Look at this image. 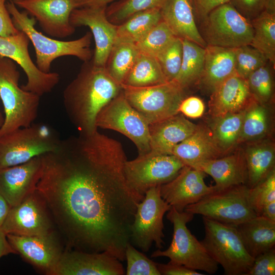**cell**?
I'll use <instances>...</instances> for the list:
<instances>
[{
  "instance_id": "obj_1",
  "label": "cell",
  "mask_w": 275,
  "mask_h": 275,
  "mask_svg": "<svg viewBox=\"0 0 275 275\" xmlns=\"http://www.w3.org/2000/svg\"><path fill=\"white\" fill-rule=\"evenodd\" d=\"M36 190L64 230L70 246L125 260L138 204L127 184L122 144L98 130L62 141L42 155Z\"/></svg>"
},
{
  "instance_id": "obj_2",
  "label": "cell",
  "mask_w": 275,
  "mask_h": 275,
  "mask_svg": "<svg viewBox=\"0 0 275 275\" xmlns=\"http://www.w3.org/2000/svg\"><path fill=\"white\" fill-rule=\"evenodd\" d=\"M122 90L121 84L110 76L104 66L95 65L92 59L84 62L63 93L66 112L79 134L97 130L98 114Z\"/></svg>"
},
{
  "instance_id": "obj_3",
  "label": "cell",
  "mask_w": 275,
  "mask_h": 275,
  "mask_svg": "<svg viewBox=\"0 0 275 275\" xmlns=\"http://www.w3.org/2000/svg\"><path fill=\"white\" fill-rule=\"evenodd\" d=\"M6 6L15 28L24 32L32 42L36 53V65L42 72H51L53 61L61 57L74 56L84 62L92 59L93 53L90 45L93 36L90 32L73 40L52 39L37 30L36 19L29 17L26 11H20L13 0L7 2Z\"/></svg>"
},
{
  "instance_id": "obj_4",
  "label": "cell",
  "mask_w": 275,
  "mask_h": 275,
  "mask_svg": "<svg viewBox=\"0 0 275 275\" xmlns=\"http://www.w3.org/2000/svg\"><path fill=\"white\" fill-rule=\"evenodd\" d=\"M20 77L16 63L0 56V98L5 113L0 136L30 126L38 116L40 96L19 86Z\"/></svg>"
},
{
  "instance_id": "obj_5",
  "label": "cell",
  "mask_w": 275,
  "mask_h": 275,
  "mask_svg": "<svg viewBox=\"0 0 275 275\" xmlns=\"http://www.w3.org/2000/svg\"><path fill=\"white\" fill-rule=\"evenodd\" d=\"M168 212L167 218L173 226L172 241L167 250L157 249L151 257H166L169 258L170 263L182 265L210 274L215 273L218 264L186 226L194 214L185 211H178L172 207Z\"/></svg>"
},
{
  "instance_id": "obj_6",
  "label": "cell",
  "mask_w": 275,
  "mask_h": 275,
  "mask_svg": "<svg viewBox=\"0 0 275 275\" xmlns=\"http://www.w3.org/2000/svg\"><path fill=\"white\" fill-rule=\"evenodd\" d=\"M204 248L226 275H246L254 258L245 249L234 226L203 216Z\"/></svg>"
},
{
  "instance_id": "obj_7",
  "label": "cell",
  "mask_w": 275,
  "mask_h": 275,
  "mask_svg": "<svg viewBox=\"0 0 275 275\" xmlns=\"http://www.w3.org/2000/svg\"><path fill=\"white\" fill-rule=\"evenodd\" d=\"M62 141L46 125L32 124L0 136V169L56 152Z\"/></svg>"
},
{
  "instance_id": "obj_8",
  "label": "cell",
  "mask_w": 275,
  "mask_h": 275,
  "mask_svg": "<svg viewBox=\"0 0 275 275\" xmlns=\"http://www.w3.org/2000/svg\"><path fill=\"white\" fill-rule=\"evenodd\" d=\"M198 23L207 45L235 48L250 44L253 38L250 21L229 3L214 9Z\"/></svg>"
},
{
  "instance_id": "obj_9",
  "label": "cell",
  "mask_w": 275,
  "mask_h": 275,
  "mask_svg": "<svg viewBox=\"0 0 275 275\" xmlns=\"http://www.w3.org/2000/svg\"><path fill=\"white\" fill-rule=\"evenodd\" d=\"M129 103L149 124L175 115L186 97L185 90L174 81L142 87L121 84Z\"/></svg>"
},
{
  "instance_id": "obj_10",
  "label": "cell",
  "mask_w": 275,
  "mask_h": 275,
  "mask_svg": "<svg viewBox=\"0 0 275 275\" xmlns=\"http://www.w3.org/2000/svg\"><path fill=\"white\" fill-rule=\"evenodd\" d=\"M249 189L243 184L213 191L184 211L235 226L257 216L249 202Z\"/></svg>"
},
{
  "instance_id": "obj_11",
  "label": "cell",
  "mask_w": 275,
  "mask_h": 275,
  "mask_svg": "<svg viewBox=\"0 0 275 275\" xmlns=\"http://www.w3.org/2000/svg\"><path fill=\"white\" fill-rule=\"evenodd\" d=\"M160 187H153L146 192L138 204L131 225L130 243L144 252H148L153 242L158 249L164 244L163 217L171 206L161 197Z\"/></svg>"
},
{
  "instance_id": "obj_12",
  "label": "cell",
  "mask_w": 275,
  "mask_h": 275,
  "mask_svg": "<svg viewBox=\"0 0 275 275\" xmlns=\"http://www.w3.org/2000/svg\"><path fill=\"white\" fill-rule=\"evenodd\" d=\"M184 166L174 155L150 151L132 160H127L124 170L128 185L138 194L145 196L150 188L172 180Z\"/></svg>"
},
{
  "instance_id": "obj_13",
  "label": "cell",
  "mask_w": 275,
  "mask_h": 275,
  "mask_svg": "<svg viewBox=\"0 0 275 275\" xmlns=\"http://www.w3.org/2000/svg\"><path fill=\"white\" fill-rule=\"evenodd\" d=\"M96 126L97 128L116 130L127 136L136 146L139 155L151 150L149 123L129 103L122 90L99 112Z\"/></svg>"
},
{
  "instance_id": "obj_14",
  "label": "cell",
  "mask_w": 275,
  "mask_h": 275,
  "mask_svg": "<svg viewBox=\"0 0 275 275\" xmlns=\"http://www.w3.org/2000/svg\"><path fill=\"white\" fill-rule=\"evenodd\" d=\"M30 39L23 32L4 37L0 35V56L9 58L24 72L27 81L21 88L39 96L50 93L60 81L58 73H44L33 61L29 51Z\"/></svg>"
},
{
  "instance_id": "obj_15",
  "label": "cell",
  "mask_w": 275,
  "mask_h": 275,
  "mask_svg": "<svg viewBox=\"0 0 275 275\" xmlns=\"http://www.w3.org/2000/svg\"><path fill=\"white\" fill-rule=\"evenodd\" d=\"M47 205L36 190L11 207L2 226L6 234L44 236L53 234Z\"/></svg>"
},
{
  "instance_id": "obj_16",
  "label": "cell",
  "mask_w": 275,
  "mask_h": 275,
  "mask_svg": "<svg viewBox=\"0 0 275 275\" xmlns=\"http://www.w3.org/2000/svg\"><path fill=\"white\" fill-rule=\"evenodd\" d=\"M107 6H93L74 9L70 15L71 24L90 28L95 41L92 60L98 66L105 65L117 38V25L109 21L106 14Z\"/></svg>"
},
{
  "instance_id": "obj_17",
  "label": "cell",
  "mask_w": 275,
  "mask_h": 275,
  "mask_svg": "<svg viewBox=\"0 0 275 275\" xmlns=\"http://www.w3.org/2000/svg\"><path fill=\"white\" fill-rule=\"evenodd\" d=\"M38 21L46 34L57 38L72 35L75 28L70 22L74 9L73 0H13Z\"/></svg>"
},
{
  "instance_id": "obj_18",
  "label": "cell",
  "mask_w": 275,
  "mask_h": 275,
  "mask_svg": "<svg viewBox=\"0 0 275 275\" xmlns=\"http://www.w3.org/2000/svg\"><path fill=\"white\" fill-rule=\"evenodd\" d=\"M205 177L202 171L185 165L174 178L160 185L161 197L172 207L183 211L187 206L215 191L213 185L206 184Z\"/></svg>"
},
{
  "instance_id": "obj_19",
  "label": "cell",
  "mask_w": 275,
  "mask_h": 275,
  "mask_svg": "<svg viewBox=\"0 0 275 275\" xmlns=\"http://www.w3.org/2000/svg\"><path fill=\"white\" fill-rule=\"evenodd\" d=\"M121 261L105 253L75 250L63 253L51 275H123Z\"/></svg>"
},
{
  "instance_id": "obj_20",
  "label": "cell",
  "mask_w": 275,
  "mask_h": 275,
  "mask_svg": "<svg viewBox=\"0 0 275 275\" xmlns=\"http://www.w3.org/2000/svg\"><path fill=\"white\" fill-rule=\"evenodd\" d=\"M43 168L42 155L15 166L0 169V194L11 207L36 190Z\"/></svg>"
},
{
  "instance_id": "obj_21",
  "label": "cell",
  "mask_w": 275,
  "mask_h": 275,
  "mask_svg": "<svg viewBox=\"0 0 275 275\" xmlns=\"http://www.w3.org/2000/svg\"><path fill=\"white\" fill-rule=\"evenodd\" d=\"M7 238L16 253L47 274L51 275L63 253L53 234L44 236L8 234Z\"/></svg>"
},
{
  "instance_id": "obj_22",
  "label": "cell",
  "mask_w": 275,
  "mask_h": 275,
  "mask_svg": "<svg viewBox=\"0 0 275 275\" xmlns=\"http://www.w3.org/2000/svg\"><path fill=\"white\" fill-rule=\"evenodd\" d=\"M189 167L212 177L215 183L213 185L215 191L232 186L247 185L248 172L243 150L237 147L222 157Z\"/></svg>"
},
{
  "instance_id": "obj_23",
  "label": "cell",
  "mask_w": 275,
  "mask_h": 275,
  "mask_svg": "<svg viewBox=\"0 0 275 275\" xmlns=\"http://www.w3.org/2000/svg\"><path fill=\"white\" fill-rule=\"evenodd\" d=\"M211 117L244 110L254 100L247 81L235 74L223 81L210 95Z\"/></svg>"
},
{
  "instance_id": "obj_24",
  "label": "cell",
  "mask_w": 275,
  "mask_h": 275,
  "mask_svg": "<svg viewBox=\"0 0 275 275\" xmlns=\"http://www.w3.org/2000/svg\"><path fill=\"white\" fill-rule=\"evenodd\" d=\"M198 126L180 113L149 124L150 151L172 154L174 147L190 135Z\"/></svg>"
},
{
  "instance_id": "obj_25",
  "label": "cell",
  "mask_w": 275,
  "mask_h": 275,
  "mask_svg": "<svg viewBox=\"0 0 275 275\" xmlns=\"http://www.w3.org/2000/svg\"><path fill=\"white\" fill-rule=\"evenodd\" d=\"M203 70L196 85L210 95L223 81L235 72L234 48L207 45Z\"/></svg>"
},
{
  "instance_id": "obj_26",
  "label": "cell",
  "mask_w": 275,
  "mask_h": 275,
  "mask_svg": "<svg viewBox=\"0 0 275 275\" xmlns=\"http://www.w3.org/2000/svg\"><path fill=\"white\" fill-rule=\"evenodd\" d=\"M160 12L162 20L176 37L207 46L200 34L190 0H167Z\"/></svg>"
},
{
  "instance_id": "obj_27",
  "label": "cell",
  "mask_w": 275,
  "mask_h": 275,
  "mask_svg": "<svg viewBox=\"0 0 275 275\" xmlns=\"http://www.w3.org/2000/svg\"><path fill=\"white\" fill-rule=\"evenodd\" d=\"M172 155L188 166L224 156L216 145L209 127L201 125L174 147Z\"/></svg>"
},
{
  "instance_id": "obj_28",
  "label": "cell",
  "mask_w": 275,
  "mask_h": 275,
  "mask_svg": "<svg viewBox=\"0 0 275 275\" xmlns=\"http://www.w3.org/2000/svg\"><path fill=\"white\" fill-rule=\"evenodd\" d=\"M244 144L243 150L248 172L247 185L252 188L275 170L274 143L268 137Z\"/></svg>"
},
{
  "instance_id": "obj_29",
  "label": "cell",
  "mask_w": 275,
  "mask_h": 275,
  "mask_svg": "<svg viewBox=\"0 0 275 275\" xmlns=\"http://www.w3.org/2000/svg\"><path fill=\"white\" fill-rule=\"evenodd\" d=\"M235 227L248 253L254 258L275 246V221L256 216Z\"/></svg>"
},
{
  "instance_id": "obj_30",
  "label": "cell",
  "mask_w": 275,
  "mask_h": 275,
  "mask_svg": "<svg viewBox=\"0 0 275 275\" xmlns=\"http://www.w3.org/2000/svg\"><path fill=\"white\" fill-rule=\"evenodd\" d=\"M244 111L212 117L209 128L224 155L231 153L239 145Z\"/></svg>"
},
{
  "instance_id": "obj_31",
  "label": "cell",
  "mask_w": 275,
  "mask_h": 275,
  "mask_svg": "<svg viewBox=\"0 0 275 275\" xmlns=\"http://www.w3.org/2000/svg\"><path fill=\"white\" fill-rule=\"evenodd\" d=\"M271 127L269 104L253 100L244 111L239 145L269 137Z\"/></svg>"
},
{
  "instance_id": "obj_32",
  "label": "cell",
  "mask_w": 275,
  "mask_h": 275,
  "mask_svg": "<svg viewBox=\"0 0 275 275\" xmlns=\"http://www.w3.org/2000/svg\"><path fill=\"white\" fill-rule=\"evenodd\" d=\"M183 54L179 71L172 81L186 90L196 85L201 74L204 61L205 47L187 40H182Z\"/></svg>"
},
{
  "instance_id": "obj_33",
  "label": "cell",
  "mask_w": 275,
  "mask_h": 275,
  "mask_svg": "<svg viewBox=\"0 0 275 275\" xmlns=\"http://www.w3.org/2000/svg\"><path fill=\"white\" fill-rule=\"evenodd\" d=\"M134 43L116 38L105 68L118 83H123L139 53Z\"/></svg>"
},
{
  "instance_id": "obj_34",
  "label": "cell",
  "mask_w": 275,
  "mask_h": 275,
  "mask_svg": "<svg viewBox=\"0 0 275 275\" xmlns=\"http://www.w3.org/2000/svg\"><path fill=\"white\" fill-rule=\"evenodd\" d=\"M168 82L156 58L139 52L123 85L134 87L150 86Z\"/></svg>"
},
{
  "instance_id": "obj_35",
  "label": "cell",
  "mask_w": 275,
  "mask_h": 275,
  "mask_svg": "<svg viewBox=\"0 0 275 275\" xmlns=\"http://www.w3.org/2000/svg\"><path fill=\"white\" fill-rule=\"evenodd\" d=\"M162 20L160 9L136 13L117 25V37L135 43Z\"/></svg>"
},
{
  "instance_id": "obj_36",
  "label": "cell",
  "mask_w": 275,
  "mask_h": 275,
  "mask_svg": "<svg viewBox=\"0 0 275 275\" xmlns=\"http://www.w3.org/2000/svg\"><path fill=\"white\" fill-rule=\"evenodd\" d=\"M250 22L253 34L250 45L261 52L274 66L275 14L264 11Z\"/></svg>"
},
{
  "instance_id": "obj_37",
  "label": "cell",
  "mask_w": 275,
  "mask_h": 275,
  "mask_svg": "<svg viewBox=\"0 0 275 275\" xmlns=\"http://www.w3.org/2000/svg\"><path fill=\"white\" fill-rule=\"evenodd\" d=\"M167 0H118L107 6L109 21L119 25L133 14L145 10L161 9Z\"/></svg>"
},
{
  "instance_id": "obj_38",
  "label": "cell",
  "mask_w": 275,
  "mask_h": 275,
  "mask_svg": "<svg viewBox=\"0 0 275 275\" xmlns=\"http://www.w3.org/2000/svg\"><path fill=\"white\" fill-rule=\"evenodd\" d=\"M270 62L252 73L246 79L251 95L255 101L269 104L274 95V80Z\"/></svg>"
},
{
  "instance_id": "obj_39",
  "label": "cell",
  "mask_w": 275,
  "mask_h": 275,
  "mask_svg": "<svg viewBox=\"0 0 275 275\" xmlns=\"http://www.w3.org/2000/svg\"><path fill=\"white\" fill-rule=\"evenodd\" d=\"M176 38L162 20L135 44L139 52L156 57Z\"/></svg>"
},
{
  "instance_id": "obj_40",
  "label": "cell",
  "mask_w": 275,
  "mask_h": 275,
  "mask_svg": "<svg viewBox=\"0 0 275 275\" xmlns=\"http://www.w3.org/2000/svg\"><path fill=\"white\" fill-rule=\"evenodd\" d=\"M234 51L236 74L245 79L269 62L261 52L250 44L235 48Z\"/></svg>"
},
{
  "instance_id": "obj_41",
  "label": "cell",
  "mask_w": 275,
  "mask_h": 275,
  "mask_svg": "<svg viewBox=\"0 0 275 275\" xmlns=\"http://www.w3.org/2000/svg\"><path fill=\"white\" fill-rule=\"evenodd\" d=\"M183 54L182 39L176 38L155 57L167 81L177 76L181 64Z\"/></svg>"
},
{
  "instance_id": "obj_42",
  "label": "cell",
  "mask_w": 275,
  "mask_h": 275,
  "mask_svg": "<svg viewBox=\"0 0 275 275\" xmlns=\"http://www.w3.org/2000/svg\"><path fill=\"white\" fill-rule=\"evenodd\" d=\"M249 200L257 216H260L263 207L275 201V170L255 186L250 188Z\"/></svg>"
},
{
  "instance_id": "obj_43",
  "label": "cell",
  "mask_w": 275,
  "mask_h": 275,
  "mask_svg": "<svg viewBox=\"0 0 275 275\" xmlns=\"http://www.w3.org/2000/svg\"><path fill=\"white\" fill-rule=\"evenodd\" d=\"M127 261V275H160L156 263L137 250L130 243L125 249V260Z\"/></svg>"
},
{
  "instance_id": "obj_44",
  "label": "cell",
  "mask_w": 275,
  "mask_h": 275,
  "mask_svg": "<svg viewBox=\"0 0 275 275\" xmlns=\"http://www.w3.org/2000/svg\"><path fill=\"white\" fill-rule=\"evenodd\" d=\"M275 248L258 255L246 275H274Z\"/></svg>"
},
{
  "instance_id": "obj_45",
  "label": "cell",
  "mask_w": 275,
  "mask_h": 275,
  "mask_svg": "<svg viewBox=\"0 0 275 275\" xmlns=\"http://www.w3.org/2000/svg\"><path fill=\"white\" fill-rule=\"evenodd\" d=\"M265 0H229V3L251 21L264 11Z\"/></svg>"
},
{
  "instance_id": "obj_46",
  "label": "cell",
  "mask_w": 275,
  "mask_h": 275,
  "mask_svg": "<svg viewBox=\"0 0 275 275\" xmlns=\"http://www.w3.org/2000/svg\"><path fill=\"white\" fill-rule=\"evenodd\" d=\"M205 105L203 101L195 96L186 97L181 101L179 112L190 118H200L203 115Z\"/></svg>"
},
{
  "instance_id": "obj_47",
  "label": "cell",
  "mask_w": 275,
  "mask_h": 275,
  "mask_svg": "<svg viewBox=\"0 0 275 275\" xmlns=\"http://www.w3.org/2000/svg\"><path fill=\"white\" fill-rule=\"evenodd\" d=\"M195 18L198 22L217 7L229 3V0H190Z\"/></svg>"
},
{
  "instance_id": "obj_48",
  "label": "cell",
  "mask_w": 275,
  "mask_h": 275,
  "mask_svg": "<svg viewBox=\"0 0 275 275\" xmlns=\"http://www.w3.org/2000/svg\"><path fill=\"white\" fill-rule=\"evenodd\" d=\"M7 0H0V35L7 37L17 34L19 31L14 26L6 6Z\"/></svg>"
},
{
  "instance_id": "obj_49",
  "label": "cell",
  "mask_w": 275,
  "mask_h": 275,
  "mask_svg": "<svg viewBox=\"0 0 275 275\" xmlns=\"http://www.w3.org/2000/svg\"><path fill=\"white\" fill-rule=\"evenodd\" d=\"M157 268L161 274L163 275H203L197 270L188 268L184 265L172 264L157 263Z\"/></svg>"
},
{
  "instance_id": "obj_50",
  "label": "cell",
  "mask_w": 275,
  "mask_h": 275,
  "mask_svg": "<svg viewBox=\"0 0 275 275\" xmlns=\"http://www.w3.org/2000/svg\"><path fill=\"white\" fill-rule=\"evenodd\" d=\"M118 0H73V5L75 8H79L93 6H107Z\"/></svg>"
},
{
  "instance_id": "obj_51",
  "label": "cell",
  "mask_w": 275,
  "mask_h": 275,
  "mask_svg": "<svg viewBox=\"0 0 275 275\" xmlns=\"http://www.w3.org/2000/svg\"><path fill=\"white\" fill-rule=\"evenodd\" d=\"M16 251L9 242L7 234L0 228V258L10 254H15Z\"/></svg>"
},
{
  "instance_id": "obj_52",
  "label": "cell",
  "mask_w": 275,
  "mask_h": 275,
  "mask_svg": "<svg viewBox=\"0 0 275 275\" xmlns=\"http://www.w3.org/2000/svg\"><path fill=\"white\" fill-rule=\"evenodd\" d=\"M11 208L6 200L0 194V228L3 225Z\"/></svg>"
},
{
  "instance_id": "obj_53",
  "label": "cell",
  "mask_w": 275,
  "mask_h": 275,
  "mask_svg": "<svg viewBox=\"0 0 275 275\" xmlns=\"http://www.w3.org/2000/svg\"><path fill=\"white\" fill-rule=\"evenodd\" d=\"M260 216L275 221V201L267 204L262 209Z\"/></svg>"
},
{
  "instance_id": "obj_54",
  "label": "cell",
  "mask_w": 275,
  "mask_h": 275,
  "mask_svg": "<svg viewBox=\"0 0 275 275\" xmlns=\"http://www.w3.org/2000/svg\"><path fill=\"white\" fill-rule=\"evenodd\" d=\"M264 11L275 14V0H265Z\"/></svg>"
},
{
  "instance_id": "obj_55",
  "label": "cell",
  "mask_w": 275,
  "mask_h": 275,
  "mask_svg": "<svg viewBox=\"0 0 275 275\" xmlns=\"http://www.w3.org/2000/svg\"><path fill=\"white\" fill-rule=\"evenodd\" d=\"M4 122V117L0 111V127L2 126Z\"/></svg>"
}]
</instances>
